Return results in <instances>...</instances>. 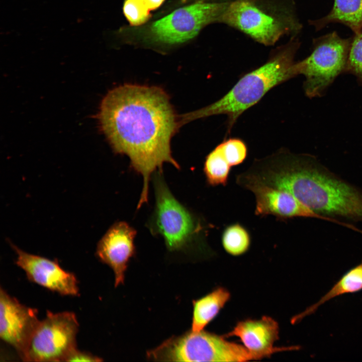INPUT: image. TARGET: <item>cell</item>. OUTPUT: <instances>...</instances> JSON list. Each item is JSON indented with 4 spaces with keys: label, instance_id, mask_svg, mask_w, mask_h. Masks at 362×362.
Here are the masks:
<instances>
[{
    "label": "cell",
    "instance_id": "11",
    "mask_svg": "<svg viewBox=\"0 0 362 362\" xmlns=\"http://www.w3.org/2000/svg\"><path fill=\"white\" fill-rule=\"evenodd\" d=\"M10 244L17 254L16 264L30 281L62 295L79 296L75 276L63 269L56 260L28 253L12 243Z\"/></svg>",
    "mask_w": 362,
    "mask_h": 362
},
{
    "label": "cell",
    "instance_id": "17",
    "mask_svg": "<svg viewBox=\"0 0 362 362\" xmlns=\"http://www.w3.org/2000/svg\"><path fill=\"white\" fill-rule=\"evenodd\" d=\"M333 22L345 25L354 33L362 30V0H334L329 13L313 23L318 30Z\"/></svg>",
    "mask_w": 362,
    "mask_h": 362
},
{
    "label": "cell",
    "instance_id": "18",
    "mask_svg": "<svg viewBox=\"0 0 362 362\" xmlns=\"http://www.w3.org/2000/svg\"><path fill=\"white\" fill-rule=\"evenodd\" d=\"M232 167L224 157L220 147L217 145L206 157L203 171L208 185L226 187Z\"/></svg>",
    "mask_w": 362,
    "mask_h": 362
},
{
    "label": "cell",
    "instance_id": "22",
    "mask_svg": "<svg viewBox=\"0 0 362 362\" xmlns=\"http://www.w3.org/2000/svg\"><path fill=\"white\" fill-rule=\"evenodd\" d=\"M149 11L143 0H125L124 3V14L132 25L145 23L150 17Z\"/></svg>",
    "mask_w": 362,
    "mask_h": 362
},
{
    "label": "cell",
    "instance_id": "16",
    "mask_svg": "<svg viewBox=\"0 0 362 362\" xmlns=\"http://www.w3.org/2000/svg\"><path fill=\"white\" fill-rule=\"evenodd\" d=\"M362 290V260L345 273L331 289L319 300L308 307L302 313L296 315L293 323L300 321L306 316L316 312L320 306L337 297L346 294L353 293Z\"/></svg>",
    "mask_w": 362,
    "mask_h": 362
},
{
    "label": "cell",
    "instance_id": "14",
    "mask_svg": "<svg viewBox=\"0 0 362 362\" xmlns=\"http://www.w3.org/2000/svg\"><path fill=\"white\" fill-rule=\"evenodd\" d=\"M225 338L237 337L250 351L260 359L269 357L274 353L299 349V346L275 347L279 338V326L273 318L264 316L259 319H247L238 322Z\"/></svg>",
    "mask_w": 362,
    "mask_h": 362
},
{
    "label": "cell",
    "instance_id": "15",
    "mask_svg": "<svg viewBox=\"0 0 362 362\" xmlns=\"http://www.w3.org/2000/svg\"><path fill=\"white\" fill-rule=\"evenodd\" d=\"M230 297L229 291L220 287L194 301L191 330L194 332L204 330L229 301Z\"/></svg>",
    "mask_w": 362,
    "mask_h": 362
},
{
    "label": "cell",
    "instance_id": "19",
    "mask_svg": "<svg viewBox=\"0 0 362 362\" xmlns=\"http://www.w3.org/2000/svg\"><path fill=\"white\" fill-rule=\"evenodd\" d=\"M221 243L226 253L238 256L249 250L251 244V236L244 226L236 222L225 227L221 235Z\"/></svg>",
    "mask_w": 362,
    "mask_h": 362
},
{
    "label": "cell",
    "instance_id": "21",
    "mask_svg": "<svg viewBox=\"0 0 362 362\" xmlns=\"http://www.w3.org/2000/svg\"><path fill=\"white\" fill-rule=\"evenodd\" d=\"M350 38L345 71L356 76L362 82V30Z\"/></svg>",
    "mask_w": 362,
    "mask_h": 362
},
{
    "label": "cell",
    "instance_id": "1",
    "mask_svg": "<svg viewBox=\"0 0 362 362\" xmlns=\"http://www.w3.org/2000/svg\"><path fill=\"white\" fill-rule=\"evenodd\" d=\"M98 118L113 151L128 156L143 177L139 209L148 202L153 173L164 163L180 168L170 149L178 124L169 97L157 86L120 85L103 99Z\"/></svg>",
    "mask_w": 362,
    "mask_h": 362
},
{
    "label": "cell",
    "instance_id": "8",
    "mask_svg": "<svg viewBox=\"0 0 362 362\" xmlns=\"http://www.w3.org/2000/svg\"><path fill=\"white\" fill-rule=\"evenodd\" d=\"M228 5L200 2L178 9L152 24L151 36L156 41L163 43L185 42L206 25L219 21Z\"/></svg>",
    "mask_w": 362,
    "mask_h": 362
},
{
    "label": "cell",
    "instance_id": "5",
    "mask_svg": "<svg viewBox=\"0 0 362 362\" xmlns=\"http://www.w3.org/2000/svg\"><path fill=\"white\" fill-rule=\"evenodd\" d=\"M147 357L165 361H246L259 359L244 345L223 335L202 330L172 337L152 350Z\"/></svg>",
    "mask_w": 362,
    "mask_h": 362
},
{
    "label": "cell",
    "instance_id": "10",
    "mask_svg": "<svg viewBox=\"0 0 362 362\" xmlns=\"http://www.w3.org/2000/svg\"><path fill=\"white\" fill-rule=\"evenodd\" d=\"M40 320L36 309L21 304L0 289V337L23 360Z\"/></svg>",
    "mask_w": 362,
    "mask_h": 362
},
{
    "label": "cell",
    "instance_id": "12",
    "mask_svg": "<svg viewBox=\"0 0 362 362\" xmlns=\"http://www.w3.org/2000/svg\"><path fill=\"white\" fill-rule=\"evenodd\" d=\"M219 21L238 28L264 45L274 44L283 33L278 21L247 0L229 4Z\"/></svg>",
    "mask_w": 362,
    "mask_h": 362
},
{
    "label": "cell",
    "instance_id": "9",
    "mask_svg": "<svg viewBox=\"0 0 362 362\" xmlns=\"http://www.w3.org/2000/svg\"><path fill=\"white\" fill-rule=\"evenodd\" d=\"M238 186L254 195V214L257 216L272 215L281 221L295 218H315L343 226L345 225L344 222L315 212L286 191L252 182H244Z\"/></svg>",
    "mask_w": 362,
    "mask_h": 362
},
{
    "label": "cell",
    "instance_id": "13",
    "mask_svg": "<svg viewBox=\"0 0 362 362\" xmlns=\"http://www.w3.org/2000/svg\"><path fill=\"white\" fill-rule=\"evenodd\" d=\"M136 234V230L127 222H117L109 228L97 244L96 254L113 270L115 287L124 282L129 262L135 253Z\"/></svg>",
    "mask_w": 362,
    "mask_h": 362
},
{
    "label": "cell",
    "instance_id": "2",
    "mask_svg": "<svg viewBox=\"0 0 362 362\" xmlns=\"http://www.w3.org/2000/svg\"><path fill=\"white\" fill-rule=\"evenodd\" d=\"M255 176L261 184L290 193L319 214L362 222V189L313 156L280 149L261 160Z\"/></svg>",
    "mask_w": 362,
    "mask_h": 362
},
{
    "label": "cell",
    "instance_id": "6",
    "mask_svg": "<svg viewBox=\"0 0 362 362\" xmlns=\"http://www.w3.org/2000/svg\"><path fill=\"white\" fill-rule=\"evenodd\" d=\"M311 54L295 63L297 75L305 77L304 89L309 98L320 96L341 73L345 71L350 39L333 32L315 40Z\"/></svg>",
    "mask_w": 362,
    "mask_h": 362
},
{
    "label": "cell",
    "instance_id": "23",
    "mask_svg": "<svg viewBox=\"0 0 362 362\" xmlns=\"http://www.w3.org/2000/svg\"><path fill=\"white\" fill-rule=\"evenodd\" d=\"M99 357L85 351L75 349L66 358L65 361H100Z\"/></svg>",
    "mask_w": 362,
    "mask_h": 362
},
{
    "label": "cell",
    "instance_id": "7",
    "mask_svg": "<svg viewBox=\"0 0 362 362\" xmlns=\"http://www.w3.org/2000/svg\"><path fill=\"white\" fill-rule=\"evenodd\" d=\"M78 327L73 312L47 310L34 331L23 361H65L76 348Z\"/></svg>",
    "mask_w": 362,
    "mask_h": 362
},
{
    "label": "cell",
    "instance_id": "4",
    "mask_svg": "<svg viewBox=\"0 0 362 362\" xmlns=\"http://www.w3.org/2000/svg\"><path fill=\"white\" fill-rule=\"evenodd\" d=\"M155 204L147 226L153 235L160 236L169 251H183L197 244L206 249L205 238L212 224L187 209L173 195L162 170L153 173Z\"/></svg>",
    "mask_w": 362,
    "mask_h": 362
},
{
    "label": "cell",
    "instance_id": "3",
    "mask_svg": "<svg viewBox=\"0 0 362 362\" xmlns=\"http://www.w3.org/2000/svg\"><path fill=\"white\" fill-rule=\"evenodd\" d=\"M294 48L279 52L265 63L242 75L233 86L213 103L182 116L183 123L214 115L227 117V135L239 117L276 86L297 75Z\"/></svg>",
    "mask_w": 362,
    "mask_h": 362
},
{
    "label": "cell",
    "instance_id": "20",
    "mask_svg": "<svg viewBox=\"0 0 362 362\" xmlns=\"http://www.w3.org/2000/svg\"><path fill=\"white\" fill-rule=\"evenodd\" d=\"M218 145L231 167L242 164L247 158L248 148L245 142L240 138H225Z\"/></svg>",
    "mask_w": 362,
    "mask_h": 362
},
{
    "label": "cell",
    "instance_id": "24",
    "mask_svg": "<svg viewBox=\"0 0 362 362\" xmlns=\"http://www.w3.org/2000/svg\"><path fill=\"white\" fill-rule=\"evenodd\" d=\"M164 1L165 0H143L150 10L158 8Z\"/></svg>",
    "mask_w": 362,
    "mask_h": 362
}]
</instances>
